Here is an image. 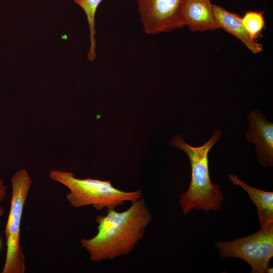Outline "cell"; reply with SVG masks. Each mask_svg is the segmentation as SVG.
Returning a JSON list of instances; mask_svg holds the SVG:
<instances>
[{"mask_svg":"<svg viewBox=\"0 0 273 273\" xmlns=\"http://www.w3.org/2000/svg\"><path fill=\"white\" fill-rule=\"evenodd\" d=\"M131 203L123 212L109 208L106 215L96 217L97 234L92 238L80 240L91 261L99 262L126 255L142 240L152 215L143 198Z\"/></svg>","mask_w":273,"mask_h":273,"instance_id":"1","label":"cell"},{"mask_svg":"<svg viewBox=\"0 0 273 273\" xmlns=\"http://www.w3.org/2000/svg\"><path fill=\"white\" fill-rule=\"evenodd\" d=\"M222 132L215 129L210 139L199 147L186 143L180 135L173 137L171 146L183 150L188 155L191 166V180L188 190L179 200L184 215L192 209L205 211H218L221 207L223 196L219 185L211 182L208 167V153L219 140Z\"/></svg>","mask_w":273,"mask_h":273,"instance_id":"2","label":"cell"},{"mask_svg":"<svg viewBox=\"0 0 273 273\" xmlns=\"http://www.w3.org/2000/svg\"><path fill=\"white\" fill-rule=\"evenodd\" d=\"M50 177L69 190L66 198L70 206L78 208L92 205L97 210L115 208L126 201L133 202L142 197L141 189L125 192L115 188L110 181L98 179H80L71 172L52 170Z\"/></svg>","mask_w":273,"mask_h":273,"instance_id":"3","label":"cell"},{"mask_svg":"<svg viewBox=\"0 0 273 273\" xmlns=\"http://www.w3.org/2000/svg\"><path fill=\"white\" fill-rule=\"evenodd\" d=\"M10 209L5 229L7 251L2 273H24L25 256L20 245V231L23 209L32 184L25 169L12 177Z\"/></svg>","mask_w":273,"mask_h":273,"instance_id":"4","label":"cell"},{"mask_svg":"<svg viewBox=\"0 0 273 273\" xmlns=\"http://www.w3.org/2000/svg\"><path fill=\"white\" fill-rule=\"evenodd\" d=\"M215 246L221 258L241 259L250 265L251 273H264L273 256V223L244 237L218 241Z\"/></svg>","mask_w":273,"mask_h":273,"instance_id":"5","label":"cell"},{"mask_svg":"<svg viewBox=\"0 0 273 273\" xmlns=\"http://www.w3.org/2000/svg\"><path fill=\"white\" fill-rule=\"evenodd\" d=\"M185 0H137L145 33L158 34L185 26L183 10Z\"/></svg>","mask_w":273,"mask_h":273,"instance_id":"6","label":"cell"},{"mask_svg":"<svg viewBox=\"0 0 273 273\" xmlns=\"http://www.w3.org/2000/svg\"><path fill=\"white\" fill-rule=\"evenodd\" d=\"M249 130L246 133L248 142L256 147L258 161L263 166L273 165V124L264 115L253 110L248 116Z\"/></svg>","mask_w":273,"mask_h":273,"instance_id":"7","label":"cell"},{"mask_svg":"<svg viewBox=\"0 0 273 273\" xmlns=\"http://www.w3.org/2000/svg\"><path fill=\"white\" fill-rule=\"evenodd\" d=\"M211 0H185L183 16L185 26L192 31H213L218 28Z\"/></svg>","mask_w":273,"mask_h":273,"instance_id":"8","label":"cell"},{"mask_svg":"<svg viewBox=\"0 0 273 273\" xmlns=\"http://www.w3.org/2000/svg\"><path fill=\"white\" fill-rule=\"evenodd\" d=\"M213 13L218 28H221L237 37L254 54L260 53L262 46L252 39L245 28L242 17L223 8L213 4Z\"/></svg>","mask_w":273,"mask_h":273,"instance_id":"9","label":"cell"},{"mask_svg":"<svg viewBox=\"0 0 273 273\" xmlns=\"http://www.w3.org/2000/svg\"><path fill=\"white\" fill-rule=\"evenodd\" d=\"M232 182L242 188L249 195L257 209L260 228L273 223V193L257 189L247 185L236 175L229 174Z\"/></svg>","mask_w":273,"mask_h":273,"instance_id":"10","label":"cell"},{"mask_svg":"<svg viewBox=\"0 0 273 273\" xmlns=\"http://www.w3.org/2000/svg\"><path fill=\"white\" fill-rule=\"evenodd\" d=\"M102 1V0H74V2L82 9L86 16L90 32V49L87 54V58L90 62H93L96 57L95 18L97 8Z\"/></svg>","mask_w":273,"mask_h":273,"instance_id":"11","label":"cell"},{"mask_svg":"<svg viewBox=\"0 0 273 273\" xmlns=\"http://www.w3.org/2000/svg\"><path fill=\"white\" fill-rule=\"evenodd\" d=\"M243 24L250 37L255 40L261 35L264 26V19L261 12L248 11L242 17Z\"/></svg>","mask_w":273,"mask_h":273,"instance_id":"12","label":"cell"},{"mask_svg":"<svg viewBox=\"0 0 273 273\" xmlns=\"http://www.w3.org/2000/svg\"><path fill=\"white\" fill-rule=\"evenodd\" d=\"M7 193V188L4 184V181L0 178V218L3 216L4 212V207L1 202L5 198Z\"/></svg>","mask_w":273,"mask_h":273,"instance_id":"13","label":"cell"},{"mask_svg":"<svg viewBox=\"0 0 273 273\" xmlns=\"http://www.w3.org/2000/svg\"><path fill=\"white\" fill-rule=\"evenodd\" d=\"M265 272L272 273L273 272V267H270V266H268L266 269Z\"/></svg>","mask_w":273,"mask_h":273,"instance_id":"14","label":"cell"},{"mask_svg":"<svg viewBox=\"0 0 273 273\" xmlns=\"http://www.w3.org/2000/svg\"><path fill=\"white\" fill-rule=\"evenodd\" d=\"M1 246H2V244H1V238H0V250H1Z\"/></svg>","mask_w":273,"mask_h":273,"instance_id":"15","label":"cell"}]
</instances>
